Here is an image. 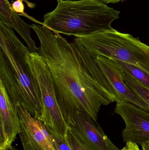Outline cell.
<instances>
[{
    "label": "cell",
    "instance_id": "obj_4",
    "mask_svg": "<svg viewBox=\"0 0 149 150\" xmlns=\"http://www.w3.org/2000/svg\"><path fill=\"white\" fill-rule=\"evenodd\" d=\"M75 38L94 57L127 62L149 74V46L131 34L112 28Z\"/></svg>",
    "mask_w": 149,
    "mask_h": 150
},
{
    "label": "cell",
    "instance_id": "obj_15",
    "mask_svg": "<svg viewBox=\"0 0 149 150\" xmlns=\"http://www.w3.org/2000/svg\"><path fill=\"white\" fill-rule=\"evenodd\" d=\"M48 130L50 131V133L51 135L53 142H54L55 147H56V150H71L70 146L68 145L67 141L65 138L60 136H58L52 133L50 130L49 129Z\"/></svg>",
    "mask_w": 149,
    "mask_h": 150
},
{
    "label": "cell",
    "instance_id": "obj_5",
    "mask_svg": "<svg viewBox=\"0 0 149 150\" xmlns=\"http://www.w3.org/2000/svg\"><path fill=\"white\" fill-rule=\"evenodd\" d=\"M25 59L39 86L43 108V122L52 133L66 139L68 127L57 100L50 69L38 53L29 52Z\"/></svg>",
    "mask_w": 149,
    "mask_h": 150
},
{
    "label": "cell",
    "instance_id": "obj_10",
    "mask_svg": "<svg viewBox=\"0 0 149 150\" xmlns=\"http://www.w3.org/2000/svg\"><path fill=\"white\" fill-rule=\"evenodd\" d=\"M21 131V121L16 108L0 80V150L12 146Z\"/></svg>",
    "mask_w": 149,
    "mask_h": 150
},
{
    "label": "cell",
    "instance_id": "obj_11",
    "mask_svg": "<svg viewBox=\"0 0 149 150\" xmlns=\"http://www.w3.org/2000/svg\"><path fill=\"white\" fill-rule=\"evenodd\" d=\"M0 21L18 33L31 52L38 53V48L31 36L30 25L25 23L13 10L8 0H0Z\"/></svg>",
    "mask_w": 149,
    "mask_h": 150
},
{
    "label": "cell",
    "instance_id": "obj_1",
    "mask_svg": "<svg viewBox=\"0 0 149 150\" xmlns=\"http://www.w3.org/2000/svg\"><path fill=\"white\" fill-rule=\"evenodd\" d=\"M30 27L39 40L38 53L50 69L68 127L81 111L97 122L101 106L117 102V98L95 57L76 38L69 42L45 25L33 24Z\"/></svg>",
    "mask_w": 149,
    "mask_h": 150
},
{
    "label": "cell",
    "instance_id": "obj_21",
    "mask_svg": "<svg viewBox=\"0 0 149 150\" xmlns=\"http://www.w3.org/2000/svg\"><path fill=\"white\" fill-rule=\"evenodd\" d=\"M87 149H88V150H91L90 149H88V148H87Z\"/></svg>",
    "mask_w": 149,
    "mask_h": 150
},
{
    "label": "cell",
    "instance_id": "obj_3",
    "mask_svg": "<svg viewBox=\"0 0 149 150\" xmlns=\"http://www.w3.org/2000/svg\"><path fill=\"white\" fill-rule=\"evenodd\" d=\"M52 11L43 17V24L55 33L68 36L88 35L113 28L120 11L99 0H57Z\"/></svg>",
    "mask_w": 149,
    "mask_h": 150
},
{
    "label": "cell",
    "instance_id": "obj_16",
    "mask_svg": "<svg viewBox=\"0 0 149 150\" xmlns=\"http://www.w3.org/2000/svg\"><path fill=\"white\" fill-rule=\"evenodd\" d=\"M23 0H16L14 1L12 4H11V7L13 10L16 12L17 13H18V15H22V16H24L26 17L31 19V21H34L35 23L41 24V25H43V23L38 22L37 21L36 19L33 18L29 16L26 14L24 12V7L23 3L22 1Z\"/></svg>",
    "mask_w": 149,
    "mask_h": 150
},
{
    "label": "cell",
    "instance_id": "obj_2",
    "mask_svg": "<svg viewBox=\"0 0 149 150\" xmlns=\"http://www.w3.org/2000/svg\"><path fill=\"white\" fill-rule=\"evenodd\" d=\"M29 52L13 29L0 21V80L15 106L22 105L43 121L39 86L25 59Z\"/></svg>",
    "mask_w": 149,
    "mask_h": 150
},
{
    "label": "cell",
    "instance_id": "obj_7",
    "mask_svg": "<svg viewBox=\"0 0 149 150\" xmlns=\"http://www.w3.org/2000/svg\"><path fill=\"white\" fill-rule=\"evenodd\" d=\"M114 112L123 119L125 128L122 133L125 143L141 145L149 141V112L125 101L116 102Z\"/></svg>",
    "mask_w": 149,
    "mask_h": 150
},
{
    "label": "cell",
    "instance_id": "obj_12",
    "mask_svg": "<svg viewBox=\"0 0 149 150\" xmlns=\"http://www.w3.org/2000/svg\"><path fill=\"white\" fill-rule=\"evenodd\" d=\"M132 78L149 90V74L141 69L127 62L112 59Z\"/></svg>",
    "mask_w": 149,
    "mask_h": 150
},
{
    "label": "cell",
    "instance_id": "obj_20",
    "mask_svg": "<svg viewBox=\"0 0 149 150\" xmlns=\"http://www.w3.org/2000/svg\"><path fill=\"white\" fill-rule=\"evenodd\" d=\"M7 150H17L15 148H14L13 146H11L10 148H9Z\"/></svg>",
    "mask_w": 149,
    "mask_h": 150
},
{
    "label": "cell",
    "instance_id": "obj_19",
    "mask_svg": "<svg viewBox=\"0 0 149 150\" xmlns=\"http://www.w3.org/2000/svg\"><path fill=\"white\" fill-rule=\"evenodd\" d=\"M142 150H149V141L145 142L141 145Z\"/></svg>",
    "mask_w": 149,
    "mask_h": 150
},
{
    "label": "cell",
    "instance_id": "obj_6",
    "mask_svg": "<svg viewBox=\"0 0 149 150\" xmlns=\"http://www.w3.org/2000/svg\"><path fill=\"white\" fill-rule=\"evenodd\" d=\"M16 108L21 121L19 135L23 150H57L43 122L33 117L22 105Z\"/></svg>",
    "mask_w": 149,
    "mask_h": 150
},
{
    "label": "cell",
    "instance_id": "obj_18",
    "mask_svg": "<svg viewBox=\"0 0 149 150\" xmlns=\"http://www.w3.org/2000/svg\"><path fill=\"white\" fill-rule=\"evenodd\" d=\"M101 1L106 3H116L121 1H125V0H99Z\"/></svg>",
    "mask_w": 149,
    "mask_h": 150
},
{
    "label": "cell",
    "instance_id": "obj_17",
    "mask_svg": "<svg viewBox=\"0 0 149 150\" xmlns=\"http://www.w3.org/2000/svg\"><path fill=\"white\" fill-rule=\"evenodd\" d=\"M126 145L121 150H141L138 144L131 142L126 143Z\"/></svg>",
    "mask_w": 149,
    "mask_h": 150
},
{
    "label": "cell",
    "instance_id": "obj_9",
    "mask_svg": "<svg viewBox=\"0 0 149 150\" xmlns=\"http://www.w3.org/2000/svg\"><path fill=\"white\" fill-rule=\"evenodd\" d=\"M95 58L99 67L114 90L117 96V101L129 103L149 112L147 104L125 83L122 76V69L109 58L101 56H97Z\"/></svg>",
    "mask_w": 149,
    "mask_h": 150
},
{
    "label": "cell",
    "instance_id": "obj_13",
    "mask_svg": "<svg viewBox=\"0 0 149 150\" xmlns=\"http://www.w3.org/2000/svg\"><path fill=\"white\" fill-rule=\"evenodd\" d=\"M122 76L128 86L148 106L149 110V90L132 78L123 70Z\"/></svg>",
    "mask_w": 149,
    "mask_h": 150
},
{
    "label": "cell",
    "instance_id": "obj_8",
    "mask_svg": "<svg viewBox=\"0 0 149 150\" xmlns=\"http://www.w3.org/2000/svg\"><path fill=\"white\" fill-rule=\"evenodd\" d=\"M68 127L89 149L120 150L110 141L99 123L84 111L76 115Z\"/></svg>",
    "mask_w": 149,
    "mask_h": 150
},
{
    "label": "cell",
    "instance_id": "obj_14",
    "mask_svg": "<svg viewBox=\"0 0 149 150\" xmlns=\"http://www.w3.org/2000/svg\"><path fill=\"white\" fill-rule=\"evenodd\" d=\"M66 139L71 150H88L87 147L74 134L69 127Z\"/></svg>",
    "mask_w": 149,
    "mask_h": 150
}]
</instances>
